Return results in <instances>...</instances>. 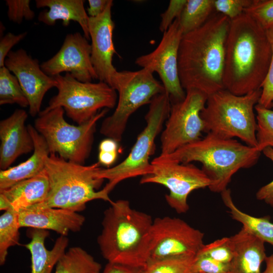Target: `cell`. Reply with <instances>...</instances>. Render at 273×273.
<instances>
[{
    "instance_id": "1",
    "label": "cell",
    "mask_w": 273,
    "mask_h": 273,
    "mask_svg": "<svg viewBox=\"0 0 273 273\" xmlns=\"http://www.w3.org/2000/svg\"><path fill=\"white\" fill-rule=\"evenodd\" d=\"M230 23L226 16L217 13L199 28L183 35L178 64L185 91L195 89L209 96L225 89L223 77Z\"/></svg>"
},
{
    "instance_id": "2",
    "label": "cell",
    "mask_w": 273,
    "mask_h": 273,
    "mask_svg": "<svg viewBox=\"0 0 273 273\" xmlns=\"http://www.w3.org/2000/svg\"><path fill=\"white\" fill-rule=\"evenodd\" d=\"M272 56L265 30L243 13L231 20L225 44L224 88L238 96L261 89Z\"/></svg>"
},
{
    "instance_id": "3",
    "label": "cell",
    "mask_w": 273,
    "mask_h": 273,
    "mask_svg": "<svg viewBox=\"0 0 273 273\" xmlns=\"http://www.w3.org/2000/svg\"><path fill=\"white\" fill-rule=\"evenodd\" d=\"M110 203L97 238L102 256L108 262L144 267L148 259L152 217L132 208L126 200Z\"/></svg>"
},
{
    "instance_id": "4",
    "label": "cell",
    "mask_w": 273,
    "mask_h": 273,
    "mask_svg": "<svg viewBox=\"0 0 273 273\" xmlns=\"http://www.w3.org/2000/svg\"><path fill=\"white\" fill-rule=\"evenodd\" d=\"M261 152L234 139L207 133L200 140L186 145L165 155L154 159L158 161L188 164L199 162L202 170L210 180L208 188L214 193L226 189L233 175L239 170L255 165Z\"/></svg>"
},
{
    "instance_id": "5",
    "label": "cell",
    "mask_w": 273,
    "mask_h": 273,
    "mask_svg": "<svg viewBox=\"0 0 273 273\" xmlns=\"http://www.w3.org/2000/svg\"><path fill=\"white\" fill-rule=\"evenodd\" d=\"M261 89L238 96L222 89L208 96L200 113L204 132L226 139L238 138L245 144L257 147L255 106Z\"/></svg>"
},
{
    "instance_id": "6",
    "label": "cell",
    "mask_w": 273,
    "mask_h": 273,
    "mask_svg": "<svg viewBox=\"0 0 273 273\" xmlns=\"http://www.w3.org/2000/svg\"><path fill=\"white\" fill-rule=\"evenodd\" d=\"M149 104L145 116L146 125L138 135L128 156L118 164L107 168L101 167L97 172L99 178L108 180L103 188L108 194L122 181L142 177L152 171L150 157L154 153L155 141L168 117L171 103L165 92L155 96Z\"/></svg>"
},
{
    "instance_id": "7",
    "label": "cell",
    "mask_w": 273,
    "mask_h": 273,
    "mask_svg": "<svg viewBox=\"0 0 273 273\" xmlns=\"http://www.w3.org/2000/svg\"><path fill=\"white\" fill-rule=\"evenodd\" d=\"M108 110L103 109L88 121L73 125L65 119L64 109L57 107L48 112L40 111L34 127L45 139L50 154L83 165L92 149L97 123Z\"/></svg>"
},
{
    "instance_id": "8",
    "label": "cell",
    "mask_w": 273,
    "mask_h": 273,
    "mask_svg": "<svg viewBox=\"0 0 273 273\" xmlns=\"http://www.w3.org/2000/svg\"><path fill=\"white\" fill-rule=\"evenodd\" d=\"M145 68L118 71L112 88L118 93L116 109L105 118L100 132L118 143L122 140L130 116L142 106L150 104L157 95L165 92L162 83Z\"/></svg>"
},
{
    "instance_id": "9",
    "label": "cell",
    "mask_w": 273,
    "mask_h": 273,
    "mask_svg": "<svg viewBox=\"0 0 273 273\" xmlns=\"http://www.w3.org/2000/svg\"><path fill=\"white\" fill-rule=\"evenodd\" d=\"M54 77L58 93L43 112L62 107L67 116L79 125L89 120L101 109H112L116 105L118 94L105 82H82L68 73Z\"/></svg>"
},
{
    "instance_id": "10",
    "label": "cell",
    "mask_w": 273,
    "mask_h": 273,
    "mask_svg": "<svg viewBox=\"0 0 273 273\" xmlns=\"http://www.w3.org/2000/svg\"><path fill=\"white\" fill-rule=\"evenodd\" d=\"M185 99L171 104L170 110L161 134V153L165 155L194 143L202 138L204 123L200 113L208 96L195 89L186 90Z\"/></svg>"
},
{
    "instance_id": "11",
    "label": "cell",
    "mask_w": 273,
    "mask_h": 273,
    "mask_svg": "<svg viewBox=\"0 0 273 273\" xmlns=\"http://www.w3.org/2000/svg\"><path fill=\"white\" fill-rule=\"evenodd\" d=\"M204 233L184 220L164 216L153 220L148 249L150 262L184 256H196L202 246Z\"/></svg>"
},
{
    "instance_id": "12",
    "label": "cell",
    "mask_w": 273,
    "mask_h": 273,
    "mask_svg": "<svg viewBox=\"0 0 273 273\" xmlns=\"http://www.w3.org/2000/svg\"><path fill=\"white\" fill-rule=\"evenodd\" d=\"M150 174L142 177L141 184H157L169 190L165 195L168 205L179 214L189 209L187 199L194 190L209 187L211 181L202 170L190 164L162 162L153 160Z\"/></svg>"
},
{
    "instance_id": "13",
    "label": "cell",
    "mask_w": 273,
    "mask_h": 273,
    "mask_svg": "<svg viewBox=\"0 0 273 273\" xmlns=\"http://www.w3.org/2000/svg\"><path fill=\"white\" fill-rule=\"evenodd\" d=\"M178 18L163 33L157 47L137 58L135 63L142 68L156 72L160 77L171 104L183 101L186 95L179 76L178 51L183 36Z\"/></svg>"
},
{
    "instance_id": "14",
    "label": "cell",
    "mask_w": 273,
    "mask_h": 273,
    "mask_svg": "<svg viewBox=\"0 0 273 273\" xmlns=\"http://www.w3.org/2000/svg\"><path fill=\"white\" fill-rule=\"evenodd\" d=\"M40 67L53 77L65 72L82 82L98 79L91 61V45L79 32L66 35L59 51Z\"/></svg>"
},
{
    "instance_id": "15",
    "label": "cell",
    "mask_w": 273,
    "mask_h": 273,
    "mask_svg": "<svg viewBox=\"0 0 273 273\" xmlns=\"http://www.w3.org/2000/svg\"><path fill=\"white\" fill-rule=\"evenodd\" d=\"M5 66L17 77L28 101L30 115H38L45 94L57 86L55 78L46 74L38 61L22 49L11 51L5 60Z\"/></svg>"
},
{
    "instance_id": "16",
    "label": "cell",
    "mask_w": 273,
    "mask_h": 273,
    "mask_svg": "<svg viewBox=\"0 0 273 273\" xmlns=\"http://www.w3.org/2000/svg\"><path fill=\"white\" fill-rule=\"evenodd\" d=\"M113 1L96 17L89 18V34L91 39V61L99 81L113 87L118 71L113 65V57L116 51L113 40L115 24L112 19Z\"/></svg>"
},
{
    "instance_id": "17",
    "label": "cell",
    "mask_w": 273,
    "mask_h": 273,
    "mask_svg": "<svg viewBox=\"0 0 273 273\" xmlns=\"http://www.w3.org/2000/svg\"><path fill=\"white\" fill-rule=\"evenodd\" d=\"M70 190L68 209L78 212L83 210L86 204L101 199L111 203L109 194L101 186L104 179L99 178L96 173L100 168L99 163L84 165L65 160Z\"/></svg>"
},
{
    "instance_id": "18",
    "label": "cell",
    "mask_w": 273,
    "mask_h": 273,
    "mask_svg": "<svg viewBox=\"0 0 273 273\" xmlns=\"http://www.w3.org/2000/svg\"><path fill=\"white\" fill-rule=\"evenodd\" d=\"M27 112L16 109L0 121V168L5 170L21 155L34 150V143L25 122Z\"/></svg>"
},
{
    "instance_id": "19",
    "label": "cell",
    "mask_w": 273,
    "mask_h": 273,
    "mask_svg": "<svg viewBox=\"0 0 273 273\" xmlns=\"http://www.w3.org/2000/svg\"><path fill=\"white\" fill-rule=\"evenodd\" d=\"M20 228L52 230L62 236L79 232L85 217L77 212L64 208L47 207L26 209L18 213Z\"/></svg>"
},
{
    "instance_id": "20",
    "label": "cell",
    "mask_w": 273,
    "mask_h": 273,
    "mask_svg": "<svg viewBox=\"0 0 273 273\" xmlns=\"http://www.w3.org/2000/svg\"><path fill=\"white\" fill-rule=\"evenodd\" d=\"M49 190V179L44 169L34 177L0 191V209H12L18 213L28 209L44 201Z\"/></svg>"
},
{
    "instance_id": "21",
    "label": "cell",
    "mask_w": 273,
    "mask_h": 273,
    "mask_svg": "<svg viewBox=\"0 0 273 273\" xmlns=\"http://www.w3.org/2000/svg\"><path fill=\"white\" fill-rule=\"evenodd\" d=\"M231 239L233 257L230 273H261L260 266L266 257L265 242L243 228Z\"/></svg>"
},
{
    "instance_id": "22",
    "label": "cell",
    "mask_w": 273,
    "mask_h": 273,
    "mask_svg": "<svg viewBox=\"0 0 273 273\" xmlns=\"http://www.w3.org/2000/svg\"><path fill=\"white\" fill-rule=\"evenodd\" d=\"M27 128L34 143L32 155L18 165L0 171V191L16 184L34 177L45 169L47 160L50 155L44 138L31 124Z\"/></svg>"
},
{
    "instance_id": "23",
    "label": "cell",
    "mask_w": 273,
    "mask_h": 273,
    "mask_svg": "<svg viewBox=\"0 0 273 273\" xmlns=\"http://www.w3.org/2000/svg\"><path fill=\"white\" fill-rule=\"evenodd\" d=\"M83 0H36L37 8H48L40 12L38 20L48 26L55 25L57 20L63 21L65 27L69 26L71 21L77 22L81 27L83 35L90 39L89 18L84 7Z\"/></svg>"
},
{
    "instance_id": "24",
    "label": "cell",
    "mask_w": 273,
    "mask_h": 273,
    "mask_svg": "<svg viewBox=\"0 0 273 273\" xmlns=\"http://www.w3.org/2000/svg\"><path fill=\"white\" fill-rule=\"evenodd\" d=\"M48 231L33 229L29 232L30 241L26 247L31 254V273H51L57 262L65 252L69 240L60 236L51 250L46 248L44 242Z\"/></svg>"
},
{
    "instance_id": "25",
    "label": "cell",
    "mask_w": 273,
    "mask_h": 273,
    "mask_svg": "<svg viewBox=\"0 0 273 273\" xmlns=\"http://www.w3.org/2000/svg\"><path fill=\"white\" fill-rule=\"evenodd\" d=\"M220 194L233 219L242 223V228L249 233L273 246V223L270 222V217H254L241 211L234 204L230 189H226Z\"/></svg>"
},
{
    "instance_id": "26",
    "label": "cell",
    "mask_w": 273,
    "mask_h": 273,
    "mask_svg": "<svg viewBox=\"0 0 273 273\" xmlns=\"http://www.w3.org/2000/svg\"><path fill=\"white\" fill-rule=\"evenodd\" d=\"M101 264L81 247L70 248L56 265L55 273H100Z\"/></svg>"
},
{
    "instance_id": "27",
    "label": "cell",
    "mask_w": 273,
    "mask_h": 273,
    "mask_svg": "<svg viewBox=\"0 0 273 273\" xmlns=\"http://www.w3.org/2000/svg\"><path fill=\"white\" fill-rule=\"evenodd\" d=\"M213 10L214 0H187L178 18L183 35L203 25Z\"/></svg>"
},
{
    "instance_id": "28",
    "label": "cell",
    "mask_w": 273,
    "mask_h": 273,
    "mask_svg": "<svg viewBox=\"0 0 273 273\" xmlns=\"http://www.w3.org/2000/svg\"><path fill=\"white\" fill-rule=\"evenodd\" d=\"M18 212L9 209L0 217V264L7 259L9 249L19 243V229Z\"/></svg>"
},
{
    "instance_id": "29",
    "label": "cell",
    "mask_w": 273,
    "mask_h": 273,
    "mask_svg": "<svg viewBox=\"0 0 273 273\" xmlns=\"http://www.w3.org/2000/svg\"><path fill=\"white\" fill-rule=\"evenodd\" d=\"M16 104L29 106L28 101L17 77L5 66L0 68V105Z\"/></svg>"
},
{
    "instance_id": "30",
    "label": "cell",
    "mask_w": 273,
    "mask_h": 273,
    "mask_svg": "<svg viewBox=\"0 0 273 273\" xmlns=\"http://www.w3.org/2000/svg\"><path fill=\"white\" fill-rule=\"evenodd\" d=\"M196 256H184L150 262L140 273H197L194 266Z\"/></svg>"
},
{
    "instance_id": "31",
    "label": "cell",
    "mask_w": 273,
    "mask_h": 273,
    "mask_svg": "<svg viewBox=\"0 0 273 273\" xmlns=\"http://www.w3.org/2000/svg\"><path fill=\"white\" fill-rule=\"evenodd\" d=\"M256 112V148L261 152L267 147L273 148V110L259 104L255 106Z\"/></svg>"
},
{
    "instance_id": "32",
    "label": "cell",
    "mask_w": 273,
    "mask_h": 273,
    "mask_svg": "<svg viewBox=\"0 0 273 273\" xmlns=\"http://www.w3.org/2000/svg\"><path fill=\"white\" fill-rule=\"evenodd\" d=\"M197 254L210 257L219 262L229 264L233 257L231 237H223L202 246Z\"/></svg>"
},
{
    "instance_id": "33",
    "label": "cell",
    "mask_w": 273,
    "mask_h": 273,
    "mask_svg": "<svg viewBox=\"0 0 273 273\" xmlns=\"http://www.w3.org/2000/svg\"><path fill=\"white\" fill-rule=\"evenodd\" d=\"M244 13L251 16L265 30L273 27V0H252Z\"/></svg>"
},
{
    "instance_id": "34",
    "label": "cell",
    "mask_w": 273,
    "mask_h": 273,
    "mask_svg": "<svg viewBox=\"0 0 273 273\" xmlns=\"http://www.w3.org/2000/svg\"><path fill=\"white\" fill-rule=\"evenodd\" d=\"M29 0H7L8 16L9 20L20 24L24 19L31 20L35 16V13L30 6Z\"/></svg>"
},
{
    "instance_id": "35",
    "label": "cell",
    "mask_w": 273,
    "mask_h": 273,
    "mask_svg": "<svg viewBox=\"0 0 273 273\" xmlns=\"http://www.w3.org/2000/svg\"><path fill=\"white\" fill-rule=\"evenodd\" d=\"M272 49V56L267 73L261 87V95L258 104L268 109L273 102V27L266 30Z\"/></svg>"
},
{
    "instance_id": "36",
    "label": "cell",
    "mask_w": 273,
    "mask_h": 273,
    "mask_svg": "<svg viewBox=\"0 0 273 273\" xmlns=\"http://www.w3.org/2000/svg\"><path fill=\"white\" fill-rule=\"evenodd\" d=\"M252 2V0H214V10L231 20L242 14Z\"/></svg>"
},
{
    "instance_id": "37",
    "label": "cell",
    "mask_w": 273,
    "mask_h": 273,
    "mask_svg": "<svg viewBox=\"0 0 273 273\" xmlns=\"http://www.w3.org/2000/svg\"><path fill=\"white\" fill-rule=\"evenodd\" d=\"M194 266L197 273H230L229 263H223L200 254L195 256Z\"/></svg>"
},
{
    "instance_id": "38",
    "label": "cell",
    "mask_w": 273,
    "mask_h": 273,
    "mask_svg": "<svg viewBox=\"0 0 273 273\" xmlns=\"http://www.w3.org/2000/svg\"><path fill=\"white\" fill-rule=\"evenodd\" d=\"M118 142L107 138L101 142L99 146L98 162L109 167L114 163L118 156Z\"/></svg>"
},
{
    "instance_id": "39",
    "label": "cell",
    "mask_w": 273,
    "mask_h": 273,
    "mask_svg": "<svg viewBox=\"0 0 273 273\" xmlns=\"http://www.w3.org/2000/svg\"><path fill=\"white\" fill-rule=\"evenodd\" d=\"M187 0H170L166 10L161 14L159 25L161 32H165L173 21L179 18Z\"/></svg>"
},
{
    "instance_id": "40",
    "label": "cell",
    "mask_w": 273,
    "mask_h": 273,
    "mask_svg": "<svg viewBox=\"0 0 273 273\" xmlns=\"http://www.w3.org/2000/svg\"><path fill=\"white\" fill-rule=\"evenodd\" d=\"M26 35V32L18 34L8 32L1 38L0 68L5 66V60L12 47L23 39Z\"/></svg>"
},
{
    "instance_id": "41",
    "label": "cell",
    "mask_w": 273,
    "mask_h": 273,
    "mask_svg": "<svg viewBox=\"0 0 273 273\" xmlns=\"http://www.w3.org/2000/svg\"><path fill=\"white\" fill-rule=\"evenodd\" d=\"M263 154L273 162V148L267 147L262 151ZM257 200L263 201L265 203L273 207V180L260 188L256 194Z\"/></svg>"
},
{
    "instance_id": "42",
    "label": "cell",
    "mask_w": 273,
    "mask_h": 273,
    "mask_svg": "<svg viewBox=\"0 0 273 273\" xmlns=\"http://www.w3.org/2000/svg\"><path fill=\"white\" fill-rule=\"evenodd\" d=\"M142 267L108 262L102 273H140Z\"/></svg>"
},
{
    "instance_id": "43",
    "label": "cell",
    "mask_w": 273,
    "mask_h": 273,
    "mask_svg": "<svg viewBox=\"0 0 273 273\" xmlns=\"http://www.w3.org/2000/svg\"><path fill=\"white\" fill-rule=\"evenodd\" d=\"M110 0H88L87 14L89 17H96L102 14Z\"/></svg>"
},
{
    "instance_id": "44",
    "label": "cell",
    "mask_w": 273,
    "mask_h": 273,
    "mask_svg": "<svg viewBox=\"0 0 273 273\" xmlns=\"http://www.w3.org/2000/svg\"><path fill=\"white\" fill-rule=\"evenodd\" d=\"M265 261L266 267L261 273H273V253L269 256H266Z\"/></svg>"
},
{
    "instance_id": "45",
    "label": "cell",
    "mask_w": 273,
    "mask_h": 273,
    "mask_svg": "<svg viewBox=\"0 0 273 273\" xmlns=\"http://www.w3.org/2000/svg\"><path fill=\"white\" fill-rule=\"evenodd\" d=\"M272 108H273V102H272Z\"/></svg>"
},
{
    "instance_id": "46",
    "label": "cell",
    "mask_w": 273,
    "mask_h": 273,
    "mask_svg": "<svg viewBox=\"0 0 273 273\" xmlns=\"http://www.w3.org/2000/svg\"><path fill=\"white\" fill-rule=\"evenodd\" d=\"M199 273H204V272H199Z\"/></svg>"
}]
</instances>
